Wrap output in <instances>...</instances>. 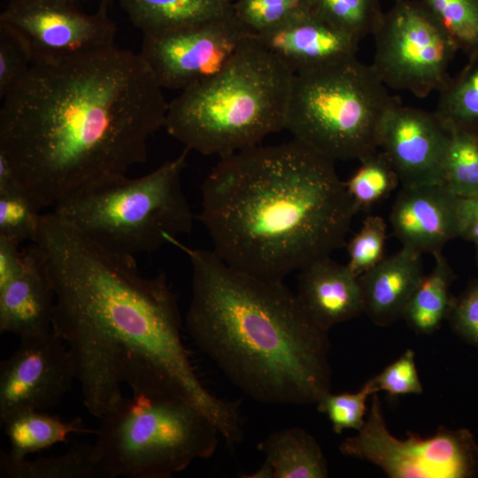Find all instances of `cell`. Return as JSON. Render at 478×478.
Listing matches in <instances>:
<instances>
[{"label":"cell","mask_w":478,"mask_h":478,"mask_svg":"<svg viewBox=\"0 0 478 478\" xmlns=\"http://www.w3.org/2000/svg\"><path fill=\"white\" fill-rule=\"evenodd\" d=\"M54 291L52 331L66 344L83 405L96 418L123 397H183L230 447L243 438L240 400H223L198 379L181 337L177 296L160 273L143 276L135 257L94 243L53 211L33 242Z\"/></svg>","instance_id":"cell-1"},{"label":"cell","mask_w":478,"mask_h":478,"mask_svg":"<svg viewBox=\"0 0 478 478\" xmlns=\"http://www.w3.org/2000/svg\"><path fill=\"white\" fill-rule=\"evenodd\" d=\"M2 99L0 153L40 209L146 162L169 105L141 54L115 44L32 64Z\"/></svg>","instance_id":"cell-2"},{"label":"cell","mask_w":478,"mask_h":478,"mask_svg":"<svg viewBox=\"0 0 478 478\" xmlns=\"http://www.w3.org/2000/svg\"><path fill=\"white\" fill-rule=\"evenodd\" d=\"M358 212L335 161L293 138L221 158L198 220L227 264L283 281L344 246Z\"/></svg>","instance_id":"cell-3"},{"label":"cell","mask_w":478,"mask_h":478,"mask_svg":"<svg viewBox=\"0 0 478 478\" xmlns=\"http://www.w3.org/2000/svg\"><path fill=\"white\" fill-rule=\"evenodd\" d=\"M192 271L186 327L197 348L242 392L269 405H306L331 389L328 331L283 282L170 236Z\"/></svg>","instance_id":"cell-4"},{"label":"cell","mask_w":478,"mask_h":478,"mask_svg":"<svg viewBox=\"0 0 478 478\" xmlns=\"http://www.w3.org/2000/svg\"><path fill=\"white\" fill-rule=\"evenodd\" d=\"M294 73L251 34L216 75L169 103L165 127L185 149L220 158L284 129Z\"/></svg>","instance_id":"cell-5"},{"label":"cell","mask_w":478,"mask_h":478,"mask_svg":"<svg viewBox=\"0 0 478 478\" xmlns=\"http://www.w3.org/2000/svg\"><path fill=\"white\" fill-rule=\"evenodd\" d=\"M184 149L150 173L92 182L59 201L53 212L83 235L110 251L135 257L151 253L169 236L192 230L194 216L181 175Z\"/></svg>","instance_id":"cell-6"},{"label":"cell","mask_w":478,"mask_h":478,"mask_svg":"<svg viewBox=\"0 0 478 478\" xmlns=\"http://www.w3.org/2000/svg\"><path fill=\"white\" fill-rule=\"evenodd\" d=\"M99 419L93 459L102 478H170L211 458L220 436L198 406L173 394L132 393Z\"/></svg>","instance_id":"cell-7"},{"label":"cell","mask_w":478,"mask_h":478,"mask_svg":"<svg viewBox=\"0 0 478 478\" xmlns=\"http://www.w3.org/2000/svg\"><path fill=\"white\" fill-rule=\"evenodd\" d=\"M387 89L357 57L295 73L284 129L334 161L359 160L378 150L382 124L401 103Z\"/></svg>","instance_id":"cell-8"},{"label":"cell","mask_w":478,"mask_h":478,"mask_svg":"<svg viewBox=\"0 0 478 478\" xmlns=\"http://www.w3.org/2000/svg\"><path fill=\"white\" fill-rule=\"evenodd\" d=\"M373 35L371 66L387 88L424 98L449 81L459 50L422 0H396Z\"/></svg>","instance_id":"cell-9"},{"label":"cell","mask_w":478,"mask_h":478,"mask_svg":"<svg viewBox=\"0 0 478 478\" xmlns=\"http://www.w3.org/2000/svg\"><path fill=\"white\" fill-rule=\"evenodd\" d=\"M339 451L377 466L390 478H468L478 471V445L469 430L441 427L428 438L408 431L398 439L387 428L377 392L364 425Z\"/></svg>","instance_id":"cell-10"},{"label":"cell","mask_w":478,"mask_h":478,"mask_svg":"<svg viewBox=\"0 0 478 478\" xmlns=\"http://www.w3.org/2000/svg\"><path fill=\"white\" fill-rule=\"evenodd\" d=\"M250 35L233 12L166 32L143 35L140 54L162 89L182 91L220 73Z\"/></svg>","instance_id":"cell-11"},{"label":"cell","mask_w":478,"mask_h":478,"mask_svg":"<svg viewBox=\"0 0 478 478\" xmlns=\"http://www.w3.org/2000/svg\"><path fill=\"white\" fill-rule=\"evenodd\" d=\"M75 380L71 353L52 330L19 337L0 363V422L19 412L55 407Z\"/></svg>","instance_id":"cell-12"},{"label":"cell","mask_w":478,"mask_h":478,"mask_svg":"<svg viewBox=\"0 0 478 478\" xmlns=\"http://www.w3.org/2000/svg\"><path fill=\"white\" fill-rule=\"evenodd\" d=\"M0 20L25 36L33 64L113 45L117 32L107 13L86 14L67 0H10Z\"/></svg>","instance_id":"cell-13"},{"label":"cell","mask_w":478,"mask_h":478,"mask_svg":"<svg viewBox=\"0 0 478 478\" xmlns=\"http://www.w3.org/2000/svg\"><path fill=\"white\" fill-rule=\"evenodd\" d=\"M448 130L434 112L395 105L379 133V148L398 174L402 187L441 184Z\"/></svg>","instance_id":"cell-14"},{"label":"cell","mask_w":478,"mask_h":478,"mask_svg":"<svg viewBox=\"0 0 478 478\" xmlns=\"http://www.w3.org/2000/svg\"><path fill=\"white\" fill-rule=\"evenodd\" d=\"M459 197L441 184L402 187L389 216L394 235L420 253L442 251L459 237Z\"/></svg>","instance_id":"cell-15"},{"label":"cell","mask_w":478,"mask_h":478,"mask_svg":"<svg viewBox=\"0 0 478 478\" xmlns=\"http://www.w3.org/2000/svg\"><path fill=\"white\" fill-rule=\"evenodd\" d=\"M253 35L294 73L356 57L359 42L312 11Z\"/></svg>","instance_id":"cell-16"},{"label":"cell","mask_w":478,"mask_h":478,"mask_svg":"<svg viewBox=\"0 0 478 478\" xmlns=\"http://www.w3.org/2000/svg\"><path fill=\"white\" fill-rule=\"evenodd\" d=\"M21 266L0 282V332L19 337L52 330L54 291L43 261L33 244Z\"/></svg>","instance_id":"cell-17"},{"label":"cell","mask_w":478,"mask_h":478,"mask_svg":"<svg viewBox=\"0 0 478 478\" xmlns=\"http://www.w3.org/2000/svg\"><path fill=\"white\" fill-rule=\"evenodd\" d=\"M296 294L307 313L327 331L364 312L358 277L330 256L299 270Z\"/></svg>","instance_id":"cell-18"},{"label":"cell","mask_w":478,"mask_h":478,"mask_svg":"<svg viewBox=\"0 0 478 478\" xmlns=\"http://www.w3.org/2000/svg\"><path fill=\"white\" fill-rule=\"evenodd\" d=\"M421 254L403 247L358 277L364 312L377 326L403 319L405 308L424 274Z\"/></svg>","instance_id":"cell-19"},{"label":"cell","mask_w":478,"mask_h":478,"mask_svg":"<svg viewBox=\"0 0 478 478\" xmlns=\"http://www.w3.org/2000/svg\"><path fill=\"white\" fill-rule=\"evenodd\" d=\"M129 20L143 35L166 32L234 12L228 0H120Z\"/></svg>","instance_id":"cell-20"},{"label":"cell","mask_w":478,"mask_h":478,"mask_svg":"<svg viewBox=\"0 0 478 478\" xmlns=\"http://www.w3.org/2000/svg\"><path fill=\"white\" fill-rule=\"evenodd\" d=\"M273 478H326L328 463L317 440L301 428L269 434L258 444Z\"/></svg>","instance_id":"cell-21"},{"label":"cell","mask_w":478,"mask_h":478,"mask_svg":"<svg viewBox=\"0 0 478 478\" xmlns=\"http://www.w3.org/2000/svg\"><path fill=\"white\" fill-rule=\"evenodd\" d=\"M10 442L7 453L14 459L66 442L71 434L93 433L80 418L64 420L46 411H24L14 413L1 422Z\"/></svg>","instance_id":"cell-22"},{"label":"cell","mask_w":478,"mask_h":478,"mask_svg":"<svg viewBox=\"0 0 478 478\" xmlns=\"http://www.w3.org/2000/svg\"><path fill=\"white\" fill-rule=\"evenodd\" d=\"M433 256V270L423 276L403 315L409 327L425 335L439 328L448 317L453 301L450 294L453 271L442 251L434 252Z\"/></svg>","instance_id":"cell-23"},{"label":"cell","mask_w":478,"mask_h":478,"mask_svg":"<svg viewBox=\"0 0 478 478\" xmlns=\"http://www.w3.org/2000/svg\"><path fill=\"white\" fill-rule=\"evenodd\" d=\"M1 478H102L93 459V444L77 443L66 453L36 460L14 459L0 451Z\"/></svg>","instance_id":"cell-24"},{"label":"cell","mask_w":478,"mask_h":478,"mask_svg":"<svg viewBox=\"0 0 478 478\" xmlns=\"http://www.w3.org/2000/svg\"><path fill=\"white\" fill-rule=\"evenodd\" d=\"M442 185L459 197L478 194V134L447 126Z\"/></svg>","instance_id":"cell-25"},{"label":"cell","mask_w":478,"mask_h":478,"mask_svg":"<svg viewBox=\"0 0 478 478\" xmlns=\"http://www.w3.org/2000/svg\"><path fill=\"white\" fill-rule=\"evenodd\" d=\"M443 124L478 134V58L439 91L435 112Z\"/></svg>","instance_id":"cell-26"},{"label":"cell","mask_w":478,"mask_h":478,"mask_svg":"<svg viewBox=\"0 0 478 478\" xmlns=\"http://www.w3.org/2000/svg\"><path fill=\"white\" fill-rule=\"evenodd\" d=\"M360 166L344 181L358 212L388 197L400 182L397 173L382 150H375L361 159Z\"/></svg>","instance_id":"cell-27"},{"label":"cell","mask_w":478,"mask_h":478,"mask_svg":"<svg viewBox=\"0 0 478 478\" xmlns=\"http://www.w3.org/2000/svg\"><path fill=\"white\" fill-rule=\"evenodd\" d=\"M312 11L358 41L374 35L384 12L379 0H311Z\"/></svg>","instance_id":"cell-28"},{"label":"cell","mask_w":478,"mask_h":478,"mask_svg":"<svg viewBox=\"0 0 478 478\" xmlns=\"http://www.w3.org/2000/svg\"><path fill=\"white\" fill-rule=\"evenodd\" d=\"M468 60L478 58V0H422Z\"/></svg>","instance_id":"cell-29"},{"label":"cell","mask_w":478,"mask_h":478,"mask_svg":"<svg viewBox=\"0 0 478 478\" xmlns=\"http://www.w3.org/2000/svg\"><path fill=\"white\" fill-rule=\"evenodd\" d=\"M19 182L0 188V236L34 242L42 213Z\"/></svg>","instance_id":"cell-30"},{"label":"cell","mask_w":478,"mask_h":478,"mask_svg":"<svg viewBox=\"0 0 478 478\" xmlns=\"http://www.w3.org/2000/svg\"><path fill=\"white\" fill-rule=\"evenodd\" d=\"M235 17L252 34L278 27L312 11L311 0H236Z\"/></svg>","instance_id":"cell-31"},{"label":"cell","mask_w":478,"mask_h":478,"mask_svg":"<svg viewBox=\"0 0 478 478\" xmlns=\"http://www.w3.org/2000/svg\"><path fill=\"white\" fill-rule=\"evenodd\" d=\"M376 392L378 390L371 378L357 392H328L317 402V410L328 416L335 433L341 434L348 428L358 431L366 420V399Z\"/></svg>","instance_id":"cell-32"},{"label":"cell","mask_w":478,"mask_h":478,"mask_svg":"<svg viewBox=\"0 0 478 478\" xmlns=\"http://www.w3.org/2000/svg\"><path fill=\"white\" fill-rule=\"evenodd\" d=\"M387 224L379 215H368L359 231L347 243V266L359 277L375 266L384 258Z\"/></svg>","instance_id":"cell-33"},{"label":"cell","mask_w":478,"mask_h":478,"mask_svg":"<svg viewBox=\"0 0 478 478\" xmlns=\"http://www.w3.org/2000/svg\"><path fill=\"white\" fill-rule=\"evenodd\" d=\"M28 42L13 26L0 20V96L32 66Z\"/></svg>","instance_id":"cell-34"},{"label":"cell","mask_w":478,"mask_h":478,"mask_svg":"<svg viewBox=\"0 0 478 478\" xmlns=\"http://www.w3.org/2000/svg\"><path fill=\"white\" fill-rule=\"evenodd\" d=\"M373 380L378 391L383 390L390 397L423 392L414 352L411 349H407L397 360L374 376Z\"/></svg>","instance_id":"cell-35"},{"label":"cell","mask_w":478,"mask_h":478,"mask_svg":"<svg viewBox=\"0 0 478 478\" xmlns=\"http://www.w3.org/2000/svg\"><path fill=\"white\" fill-rule=\"evenodd\" d=\"M448 317L455 332L478 346V281L459 297L453 298Z\"/></svg>","instance_id":"cell-36"},{"label":"cell","mask_w":478,"mask_h":478,"mask_svg":"<svg viewBox=\"0 0 478 478\" xmlns=\"http://www.w3.org/2000/svg\"><path fill=\"white\" fill-rule=\"evenodd\" d=\"M459 237L478 245V194L459 197Z\"/></svg>","instance_id":"cell-37"},{"label":"cell","mask_w":478,"mask_h":478,"mask_svg":"<svg viewBox=\"0 0 478 478\" xmlns=\"http://www.w3.org/2000/svg\"><path fill=\"white\" fill-rule=\"evenodd\" d=\"M109 2L110 0H100L98 12H103V13H107Z\"/></svg>","instance_id":"cell-38"},{"label":"cell","mask_w":478,"mask_h":478,"mask_svg":"<svg viewBox=\"0 0 478 478\" xmlns=\"http://www.w3.org/2000/svg\"><path fill=\"white\" fill-rule=\"evenodd\" d=\"M476 251H477L476 258H477V263H478V245H476Z\"/></svg>","instance_id":"cell-39"},{"label":"cell","mask_w":478,"mask_h":478,"mask_svg":"<svg viewBox=\"0 0 478 478\" xmlns=\"http://www.w3.org/2000/svg\"><path fill=\"white\" fill-rule=\"evenodd\" d=\"M67 1H71V2H73V3L75 2V0H67Z\"/></svg>","instance_id":"cell-40"},{"label":"cell","mask_w":478,"mask_h":478,"mask_svg":"<svg viewBox=\"0 0 478 478\" xmlns=\"http://www.w3.org/2000/svg\"><path fill=\"white\" fill-rule=\"evenodd\" d=\"M228 1L232 2V0H228Z\"/></svg>","instance_id":"cell-41"}]
</instances>
